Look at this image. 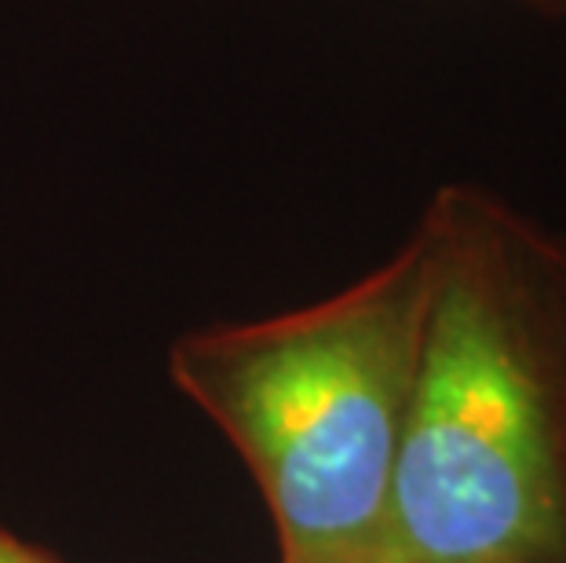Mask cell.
I'll return each instance as SVG.
<instances>
[{"label": "cell", "instance_id": "cell-1", "mask_svg": "<svg viewBox=\"0 0 566 563\" xmlns=\"http://www.w3.org/2000/svg\"><path fill=\"white\" fill-rule=\"evenodd\" d=\"M417 227L431 293L384 563H566V234L479 184Z\"/></svg>", "mask_w": 566, "mask_h": 563}, {"label": "cell", "instance_id": "cell-2", "mask_svg": "<svg viewBox=\"0 0 566 563\" xmlns=\"http://www.w3.org/2000/svg\"><path fill=\"white\" fill-rule=\"evenodd\" d=\"M431 293L420 227L363 279L168 347V377L238 450L279 563H384Z\"/></svg>", "mask_w": 566, "mask_h": 563}, {"label": "cell", "instance_id": "cell-3", "mask_svg": "<svg viewBox=\"0 0 566 563\" xmlns=\"http://www.w3.org/2000/svg\"><path fill=\"white\" fill-rule=\"evenodd\" d=\"M0 563H66V560L27 542V538H19L15 531H8V526L0 523Z\"/></svg>", "mask_w": 566, "mask_h": 563}, {"label": "cell", "instance_id": "cell-4", "mask_svg": "<svg viewBox=\"0 0 566 563\" xmlns=\"http://www.w3.org/2000/svg\"><path fill=\"white\" fill-rule=\"evenodd\" d=\"M556 4H559V0H556Z\"/></svg>", "mask_w": 566, "mask_h": 563}]
</instances>
